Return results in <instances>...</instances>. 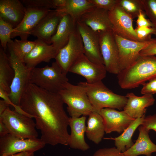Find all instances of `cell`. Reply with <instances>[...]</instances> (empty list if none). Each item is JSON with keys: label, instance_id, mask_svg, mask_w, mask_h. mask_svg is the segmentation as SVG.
I'll return each mask as SVG.
<instances>
[{"label": "cell", "instance_id": "1", "mask_svg": "<svg viewBox=\"0 0 156 156\" xmlns=\"http://www.w3.org/2000/svg\"><path fill=\"white\" fill-rule=\"evenodd\" d=\"M58 93L51 92L30 83L23 95L19 106L34 118L41 139L46 144L68 145L69 118Z\"/></svg>", "mask_w": 156, "mask_h": 156}, {"label": "cell", "instance_id": "2", "mask_svg": "<svg viewBox=\"0 0 156 156\" xmlns=\"http://www.w3.org/2000/svg\"><path fill=\"white\" fill-rule=\"evenodd\" d=\"M118 84L124 89H131L156 78V57L140 56L132 64L117 74Z\"/></svg>", "mask_w": 156, "mask_h": 156}, {"label": "cell", "instance_id": "3", "mask_svg": "<svg viewBox=\"0 0 156 156\" xmlns=\"http://www.w3.org/2000/svg\"><path fill=\"white\" fill-rule=\"evenodd\" d=\"M84 88L95 112L99 113L104 108L123 109L127 98L125 96L114 93L100 81L93 84L86 82L78 83Z\"/></svg>", "mask_w": 156, "mask_h": 156}, {"label": "cell", "instance_id": "4", "mask_svg": "<svg viewBox=\"0 0 156 156\" xmlns=\"http://www.w3.org/2000/svg\"><path fill=\"white\" fill-rule=\"evenodd\" d=\"M68 82L67 74L55 61L51 66L35 67L30 72V83L51 92L58 93Z\"/></svg>", "mask_w": 156, "mask_h": 156}, {"label": "cell", "instance_id": "5", "mask_svg": "<svg viewBox=\"0 0 156 156\" xmlns=\"http://www.w3.org/2000/svg\"><path fill=\"white\" fill-rule=\"evenodd\" d=\"M25 9L23 19L14 29L11 39L18 36L21 40H27L29 33L40 20L51 10L48 0H21Z\"/></svg>", "mask_w": 156, "mask_h": 156}, {"label": "cell", "instance_id": "6", "mask_svg": "<svg viewBox=\"0 0 156 156\" xmlns=\"http://www.w3.org/2000/svg\"><path fill=\"white\" fill-rule=\"evenodd\" d=\"M58 93L67 105V111L71 117L88 116L95 111L84 88L79 84L74 85L68 82Z\"/></svg>", "mask_w": 156, "mask_h": 156}, {"label": "cell", "instance_id": "7", "mask_svg": "<svg viewBox=\"0 0 156 156\" xmlns=\"http://www.w3.org/2000/svg\"><path fill=\"white\" fill-rule=\"evenodd\" d=\"M9 50L10 54L8 56L14 74L10 87V92L8 97L15 110L22 113L23 111L19 104L21 98L30 83L31 70L27 67L23 62L18 59L11 50Z\"/></svg>", "mask_w": 156, "mask_h": 156}, {"label": "cell", "instance_id": "8", "mask_svg": "<svg viewBox=\"0 0 156 156\" xmlns=\"http://www.w3.org/2000/svg\"><path fill=\"white\" fill-rule=\"evenodd\" d=\"M32 118L12 110L9 107L0 116V120L6 126L9 134L22 139L38 138L35 122Z\"/></svg>", "mask_w": 156, "mask_h": 156}, {"label": "cell", "instance_id": "9", "mask_svg": "<svg viewBox=\"0 0 156 156\" xmlns=\"http://www.w3.org/2000/svg\"><path fill=\"white\" fill-rule=\"evenodd\" d=\"M114 34L118 49L119 65L120 71L134 63L140 56V51L151 44L156 42V39L143 42L127 39Z\"/></svg>", "mask_w": 156, "mask_h": 156}, {"label": "cell", "instance_id": "10", "mask_svg": "<svg viewBox=\"0 0 156 156\" xmlns=\"http://www.w3.org/2000/svg\"><path fill=\"white\" fill-rule=\"evenodd\" d=\"M46 144L41 138L22 139L8 134L0 138V155H8L23 152H34Z\"/></svg>", "mask_w": 156, "mask_h": 156}, {"label": "cell", "instance_id": "11", "mask_svg": "<svg viewBox=\"0 0 156 156\" xmlns=\"http://www.w3.org/2000/svg\"><path fill=\"white\" fill-rule=\"evenodd\" d=\"M83 54V42L77 29L71 35L67 44L60 50L55 59L63 72L67 74L72 66Z\"/></svg>", "mask_w": 156, "mask_h": 156}, {"label": "cell", "instance_id": "12", "mask_svg": "<svg viewBox=\"0 0 156 156\" xmlns=\"http://www.w3.org/2000/svg\"><path fill=\"white\" fill-rule=\"evenodd\" d=\"M101 53L107 72L117 75L120 72L118 49L112 31L99 32Z\"/></svg>", "mask_w": 156, "mask_h": 156}, {"label": "cell", "instance_id": "13", "mask_svg": "<svg viewBox=\"0 0 156 156\" xmlns=\"http://www.w3.org/2000/svg\"><path fill=\"white\" fill-rule=\"evenodd\" d=\"M108 14L112 26V31L114 34L130 40L144 41L138 38L133 28V18L124 10L118 3L109 11Z\"/></svg>", "mask_w": 156, "mask_h": 156}, {"label": "cell", "instance_id": "14", "mask_svg": "<svg viewBox=\"0 0 156 156\" xmlns=\"http://www.w3.org/2000/svg\"><path fill=\"white\" fill-rule=\"evenodd\" d=\"M76 24L83 42L84 55L91 62L104 64L100 50L99 32L94 31L79 21H77Z\"/></svg>", "mask_w": 156, "mask_h": 156}, {"label": "cell", "instance_id": "15", "mask_svg": "<svg viewBox=\"0 0 156 156\" xmlns=\"http://www.w3.org/2000/svg\"><path fill=\"white\" fill-rule=\"evenodd\" d=\"M69 72L80 75L86 79L87 83L93 84L101 81L107 71L103 64L93 63L83 54L72 66Z\"/></svg>", "mask_w": 156, "mask_h": 156}, {"label": "cell", "instance_id": "16", "mask_svg": "<svg viewBox=\"0 0 156 156\" xmlns=\"http://www.w3.org/2000/svg\"><path fill=\"white\" fill-rule=\"evenodd\" d=\"M63 14L56 10L50 11L29 33L45 43L50 44L55 34Z\"/></svg>", "mask_w": 156, "mask_h": 156}, {"label": "cell", "instance_id": "17", "mask_svg": "<svg viewBox=\"0 0 156 156\" xmlns=\"http://www.w3.org/2000/svg\"><path fill=\"white\" fill-rule=\"evenodd\" d=\"M99 113L103 119L106 133L116 132L121 134L135 119L129 116L124 110L118 111L110 108H103Z\"/></svg>", "mask_w": 156, "mask_h": 156}, {"label": "cell", "instance_id": "18", "mask_svg": "<svg viewBox=\"0 0 156 156\" xmlns=\"http://www.w3.org/2000/svg\"><path fill=\"white\" fill-rule=\"evenodd\" d=\"M35 41L34 47L23 60L30 70L41 62H49L52 59H55L59 52L52 44H49L38 39Z\"/></svg>", "mask_w": 156, "mask_h": 156}, {"label": "cell", "instance_id": "19", "mask_svg": "<svg viewBox=\"0 0 156 156\" xmlns=\"http://www.w3.org/2000/svg\"><path fill=\"white\" fill-rule=\"evenodd\" d=\"M78 21L96 32L112 30L108 11L95 7L85 13Z\"/></svg>", "mask_w": 156, "mask_h": 156}, {"label": "cell", "instance_id": "20", "mask_svg": "<svg viewBox=\"0 0 156 156\" xmlns=\"http://www.w3.org/2000/svg\"><path fill=\"white\" fill-rule=\"evenodd\" d=\"M86 116L78 118H69V125L71 129L68 145L71 148L85 151L88 150L90 146L86 142L84 138L86 126Z\"/></svg>", "mask_w": 156, "mask_h": 156}, {"label": "cell", "instance_id": "21", "mask_svg": "<svg viewBox=\"0 0 156 156\" xmlns=\"http://www.w3.org/2000/svg\"><path fill=\"white\" fill-rule=\"evenodd\" d=\"M25 13V8L21 1L0 0V18L14 28L21 23Z\"/></svg>", "mask_w": 156, "mask_h": 156}, {"label": "cell", "instance_id": "22", "mask_svg": "<svg viewBox=\"0 0 156 156\" xmlns=\"http://www.w3.org/2000/svg\"><path fill=\"white\" fill-rule=\"evenodd\" d=\"M126 96L127 100L123 110L134 119L145 115L146 108L153 105L155 101L153 95L138 96L131 92L127 94Z\"/></svg>", "mask_w": 156, "mask_h": 156}, {"label": "cell", "instance_id": "23", "mask_svg": "<svg viewBox=\"0 0 156 156\" xmlns=\"http://www.w3.org/2000/svg\"><path fill=\"white\" fill-rule=\"evenodd\" d=\"M77 21L70 15L64 14L51 43L59 51L68 42L72 34L77 29Z\"/></svg>", "mask_w": 156, "mask_h": 156}, {"label": "cell", "instance_id": "24", "mask_svg": "<svg viewBox=\"0 0 156 156\" xmlns=\"http://www.w3.org/2000/svg\"><path fill=\"white\" fill-rule=\"evenodd\" d=\"M138 130L139 135L135 143L128 149L121 153L122 156H152L153 153L156 152V144L150 138L149 131L142 125L139 127Z\"/></svg>", "mask_w": 156, "mask_h": 156}, {"label": "cell", "instance_id": "25", "mask_svg": "<svg viewBox=\"0 0 156 156\" xmlns=\"http://www.w3.org/2000/svg\"><path fill=\"white\" fill-rule=\"evenodd\" d=\"M105 133L103 119L98 112L94 111L88 116L86 133L88 138L96 144L102 141Z\"/></svg>", "mask_w": 156, "mask_h": 156}, {"label": "cell", "instance_id": "26", "mask_svg": "<svg viewBox=\"0 0 156 156\" xmlns=\"http://www.w3.org/2000/svg\"><path fill=\"white\" fill-rule=\"evenodd\" d=\"M14 71L8 56L2 48L0 49V90L9 95L10 87L14 76Z\"/></svg>", "mask_w": 156, "mask_h": 156}, {"label": "cell", "instance_id": "27", "mask_svg": "<svg viewBox=\"0 0 156 156\" xmlns=\"http://www.w3.org/2000/svg\"><path fill=\"white\" fill-rule=\"evenodd\" d=\"M145 116L135 119L120 135L110 138L114 141L115 147L121 153L125 151L134 144L132 136L137 128L142 124Z\"/></svg>", "mask_w": 156, "mask_h": 156}, {"label": "cell", "instance_id": "28", "mask_svg": "<svg viewBox=\"0 0 156 156\" xmlns=\"http://www.w3.org/2000/svg\"><path fill=\"white\" fill-rule=\"evenodd\" d=\"M94 7L89 0H66L63 7L56 10L63 14L70 15L77 21L83 14Z\"/></svg>", "mask_w": 156, "mask_h": 156}, {"label": "cell", "instance_id": "29", "mask_svg": "<svg viewBox=\"0 0 156 156\" xmlns=\"http://www.w3.org/2000/svg\"><path fill=\"white\" fill-rule=\"evenodd\" d=\"M35 44V41L15 39L8 43L7 46L9 50H11L18 59L23 62L25 57L33 49Z\"/></svg>", "mask_w": 156, "mask_h": 156}, {"label": "cell", "instance_id": "30", "mask_svg": "<svg viewBox=\"0 0 156 156\" xmlns=\"http://www.w3.org/2000/svg\"><path fill=\"white\" fill-rule=\"evenodd\" d=\"M118 4L133 19L138 17L140 11H144L142 0H119Z\"/></svg>", "mask_w": 156, "mask_h": 156}, {"label": "cell", "instance_id": "31", "mask_svg": "<svg viewBox=\"0 0 156 156\" xmlns=\"http://www.w3.org/2000/svg\"><path fill=\"white\" fill-rule=\"evenodd\" d=\"M14 29L10 24L0 18V40L2 48L5 52L8 43L12 40L11 35Z\"/></svg>", "mask_w": 156, "mask_h": 156}, {"label": "cell", "instance_id": "32", "mask_svg": "<svg viewBox=\"0 0 156 156\" xmlns=\"http://www.w3.org/2000/svg\"><path fill=\"white\" fill-rule=\"evenodd\" d=\"M144 11L156 29V0H142Z\"/></svg>", "mask_w": 156, "mask_h": 156}, {"label": "cell", "instance_id": "33", "mask_svg": "<svg viewBox=\"0 0 156 156\" xmlns=\"http://www.w3.org/2000/svg\"><path fill=\"white\" fill-rule=\"evenodd\" d=\"M95 7L108 12L113 9L118 3L119 0H89Z\"/></svg>", "mask_w": 156, "mask_h": 156}, {"label": "cell", "instance_id": "34", "mask_svg": "<svg viewBox=\"0 0 156 156\" xmlns=\"http://www.w3.org/2000/svg\"><path fill=\"white\" fill-rule=\"evenodd\" d=\"M135 30L138 38L143 41L151 39V35L156 33V29L153 27H137Z\"/></svg>", "mask_w": 156, "mask_h": 156}, {"label": "cell", "instance_id": "35", "mask_svg": "<svg viewBox=\"0 0 156 156\" xmlns=\"http://www.w3.org/2000/svg\"><path fill=\"white\" fill-rule=\"evenodd\" d=\"M121 153L115 147L99 149L92 156H122Z\"/></svg>", "mask_w": 156, "mask_h": 156}, {"label": "cell", "instance_id": "36", "mask_svg": "<svg viewBox=\"0 0 156 156\" xmlns=\"http://www.w3.org/2000/svg\"><path fill=\"white\" fill-rule=\"evenodd\" d=\"M143 85L140 91L142 94L153 95L156 93V78L150 80Z\"/></svg>", "mask_w": 156, "mask_h": 156}, {"label": "cell", "instance_id": "37", "mask_svg": "<svg viewBox=\"0 0 156 156\" xmlns=\"http://www.w3.org/2000/svg\"><path fill=\"white\" fill-rule=\"evenodd\" d=\"M141 125L149 131L153 130L156 132V114L145 116Z\"/></svg>", "mask_w": 156, "mask_h": 156}, {"label": "cell", "instance_id": "38", "mask_svg": "<svg viewBox=\"0 0 156 156\" xmlns=\"http://www.w3.org/2000/svg\"><path fill=\"white\" fill-rule=\"evenodd\" d=\"M145 15L144 11L141 10L140 11L136 21V24L138 27H153V25L150 20L145 18Z\"/></svg>", "mask_w": 156, "mask_h": 156}, {"label": "cell", "instance_id": "39", "mask_svg": "<svg viewBox=\"0 0 156 156\" xmlns=\"http://www.w3.org/2000/svg\"><path fill=\"white\" fill-rule=\"evenodd\" d=\"M140 56H155L156 55V42H155L141 51Z\"/></svg>", "mask_w": 156, "mask_h": 156}, {"label": "cell", "instance_id": "40", "mask_svg": "<svg viewBox=\"0 0 156 156\" xmlns=\"http://www.w3.org/2000/svg\"><path fill=\"white\" fill-rule=\"evenodd\" d=\"M66 0H52L55 10H58L63 7L65 5Z\"/></svg>", "mask_w": 156, "mask_h": 156}, {"label": "cell", "instance_id": "41", "mask_svg": "<svg viewBox=\"0 0 156 156\" xmlns=\"http://www.w3.org/2000/svg\"><path fill=\"white\" fill-rule=\"evenodd\" d=\"M9 134L8 130L5 125L0 120V137H3Z\"/></svg>", "mask_w": 156, "mask_h": 156}, {"label": "cell", "instance_id": "42", "mask_svg": "<svg viewBox=\"0 0 156 156\" xmlns=\"http://www.w3.org/2000/svg\"><path fill=\"white\" fill-rule=\"evenodd\" d=\"M10 105L4 100H0V116L9 107Z\"/></svg>", "mask_w": 156, "mask_h": 156}, {"label": "cell", "instance_id": "43", "mask_svg": "<svg viewBox=\"0 0 156 156\" xmlns=\"http://www.w3.org/2000/svg\"><path fill=\"white\" fill-rule=\"evenodd\" d=\"M3 156H35L34 152H23Z\"/></svg>", "mask_w": 156, "mask_h": 156}, {"label": "cell", "instance_id": "44", "mask_svg": "<svg viewBox=\"0 0 156 156\" xmlns=\"http://www.w3.org/2000/svg\"><path fill=\"white\" fill-rule=\"evenodd\" d=\"M155 36L156 37V33L155 34Z\"/></svg>", "mask_w": 156, "mask_h": 156}, {"label": "cell", "instance_id": "45", "mask_svg": "<svg viewBox=\"0 0 156 156\" xmlns=\"http://www.w3.org/2000/svg\"></svg>", "mask_w": 156, "mask_h": 156}]
</instances>
